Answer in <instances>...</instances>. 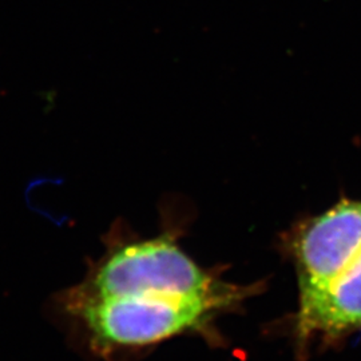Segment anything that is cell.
<instances>
[{"mask_svg": "<svg viewBox=\"0 0 361 361\" xmlns=\"http://www.w3.org/2000/svg\"><path fill=\"white\" fill-rule=\"evenodd\" d=\"M361 326V255L322 296L298 307L297 335L338 337Z\"/></svg>", "mask_w": 361, "mask_h": 361, "instance_id": "3957f363", "label": "cell"}, {"mask_svg": "<svg viewBox=\"0 0 361 361\" xmlns=\"http://www.w3.org/2000/svg\"><path fill=\"white\" fill-rule=\"evenodd\" d=\"M159 212V232L150 237L114 221L83 279L50 300L54 322L92 359L138 360L177 337L214 345L216 320L253 295V286L222 280L183 249L190 207L168 201Z\"/></svg>", "mask_w": 361, "mask_h": 361, "instance_id": "6da1fadb", "label": "cell"}, {"mask_svg": "<svg viewBox=\"0 0 361 361\" xmlns=\"http://www.w3.org/2000/svg\"><path fill=\"white\" fill-rule=\"evenodd\" d=\"M300 305L322 296L361 255V201L343 200L310 219L292 243Z\"/></svg>", "mask_w": 361, "mask_h": 361, "instance_id": "7a4b0ae2", "label": "cell"}]
</instances>
